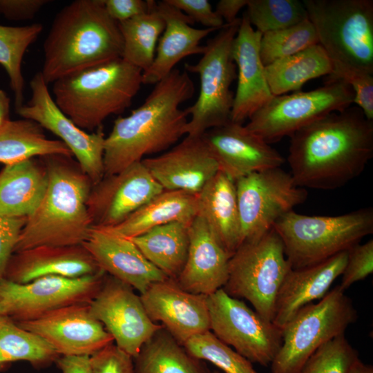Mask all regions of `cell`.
<instances>
[{
    "label": "cell",
    "instance_id": "6da1fadb",
    "mask_svg": "<svg viewBox=\"0 0 373 373\" xmlns=\"http://www.w3.org/2000/svg\"><path fill=\"white\" fill-rule=\"evenodd\" d=\"M290 137V174L304 189L343 186L363 173L373 156V120L358 106L331 113Z\"/></svg>",
    "mask_w": 373,
    "mask_h": 373
},
{
    "label": "cell",
    "instance_id": "7a4b0ae2",
    "mask_svg": "<svg viewBox=\"0 0 373 373\" xmlns=\"http://www.w3.org/2000/svg\"><path fill=\"white\" fill-rule=\"evenodd\" d=\"M194 93L186 71L175 68L155 84L141 106L117 117L104 140V176L166 151L186 135L189 115L180 106Z\"/></svg>",
    "mask_w": 373,
    "mask_h": 373
},
{
    "label": "cell",
    "instance_id": "3957f363",
    "mask_svg": "<svg viewBox=\"0 0 373 373\" xmlns=\"http://www.w3.org/2000/svg\"><path fill=\"white\" fill-rule=\"evenodd\" d=\"M118 22L102 0H75L55 17L44 43L41 73L48 84L73 73L122 58Z\"/></svg>",
    "mask_w": 373,
    "mask_h": 373
},
{
    "label": "cell",
    "instance_id": "277c9868",
    "mask_svg": "<svg viewBox=\"0 0 373 373\" xmlns=\"http://www.w3.org/2000/svg\"><path fill=\"white\" fill-rule=\"evenodd\" d=\"M48 173L45 194L26 218L14 253L41 245H82L92 222L87 201L93 184L71 156L40 157Z\"/></svg>",
    "mask_w": 373,
    "mask_h": 373
},
{
    "label": "cell",
    "instance_id": "5b68a950",
    "mask_svg": "<svg viewBox=\"0 0 373 373\" xmlns=\"http://www.w3.org/2000/svg\"><path fill=\"white\" fill-rule=\"evenodd\" d=\"M142 71L122 58L73 73L53 82V99L77 126L92 131L132 104Z\"/></svg>",
    "mask_w": 373,
    "mask_h": 373
},
{
    "label": "cell",
    "instance_id": "8992f818",
    "mask_svg": "<svg viewBox=\"0 0 373 373\" xmlns=\"http://www.w3.org/2000/svg\"><path fill=\"white\" fill-rule=\"evenodd\" d=\"M273 229L280 237L292 269L321 262L347 251L373 233V209L362 208L336 216H307L294 210Z\"/></svg>",
    "mask_w": 373,
    "mask_h": 373
},
{
    "label": "cell",
    "instance_id": "52a82bcc",
    "mask_svg": "<svg viewBox=\"0 0 373 373\" xmlns=\"http://www.w3.org/2000/svg\"><path fill=\"white\" fill-rule=\"evenodd\" d=\"M302 2L333 66L373 74V1Z\"/></svg>",
    "mask_w": 373,
    "mask_h": 373
},
{
    "label": "cell",
    "instance_id": "ba28073f",
    "mask_svg": "<svg viewBox=\"0 0 373 373\" xmlns=\"http://www.w3.org/2000/svg\"><path fill=\"white\" fill-rule=\"evenodd\" d=\"M240 21L238 18L225 24L207 41L201 59L184 65L186 71L198 74L200 81L197 100L185 108L189 115L186 135L200 137L231 121L234 94L230 88L237 77L231 50Z\"/></svg>",
    "mask_w": 373,
    "mask_h": 373
},
{
    "label": "cell",
    "instance_id": "9c48e42d",
    "mask_svg": "<svg viewBox=\"0 0 373 373\" xmlns=\"http://www.w3.org/2000/svg\"><path fill=\"white\" fill-rule=\"evenodd\" d=\"M356 318L351 299L339 286L318 303L303 307L282 329L283 342L270 364L271 373H298L318 348L345 334Z\"/></svg>",
    "mask_w": 373,
    "mask_h": 373
},
{
    "label": "cell",
    "instance_id": "30bf717a",
    "mask_svg": "<svg viewBox=\"0 0 373 373\" xmlns=\"http://www.w3.org/2000/svg\"><path fill=\"white\" fill-rule=\"evenodd\" d=\"M291 266L274 229L259 239L242 243L229 260V277L223 289L245 298L254 310L272 322L280 288Z\"/></svg>",
    "mask_w": 373,
    "mask_h": 373
},
{
    "label": "cell",
    "instance_id": "8fae6325",
    "mask_svg": "<svg viewBox=\"0 0 373 373\" xmlns=\"http://www.w3.org/2000/svg\"><path fill=\"white\" fill-rule=\"evenodd\" d=\"M351 86L330 79L318 88L274 96L245 125L268 144L291 136L299 129L333 112L342 111L354 102Z\"/></svg>",
    "mask_w": 373,
    "mask_h": 373
},
{
    "label": "cell",
    "instance_id": "7c38bea8",
    "mask_svg": "<svg viewBox=\"0 0 373 373\" xmlns=\"http://www.w3.org/2000/svg\"><path fill=\"white\" fill-rule=\"evenodd\" d=\"M235 185L241 244L261 238L281 216L307 198V189L298 186L280 167L250 173L236 180Z\"/></svg>",
    "mask_w": 373,
    "mask_h": 373
},
{
    "label": "cell",
    "instance_id": "4fadbf2b",
    "mask_svg": "<svg viewBox=\"0 0 373 373\" xmlns=\"http://www.w3.org/2000/svg\"><path fill=\"white\" fill-rule=\"evenodd\" d=\"M210 331L251 363L271 364L283 342V330L222 288L207 296Z\"/></svg>",
    "mask_w": 373,
    "mask_h": 373
},
{
    "label": "cell",
    "instance_id": "5bb4252c",
    "mask_svg": "<svg viewBox=\"0 0 373 373\" xmlns=\"http://www.w3.org/2000/svg\"><path fill=\"white\" fill-rule=\"evenodd\" d=\"M106 274L78 278L47 276L19 284L0 280V314L15 322L38 318L54 310L89 303L102 285Z\"/></svg>",
    "mask_w": 373,
    "mask_h": 373
},
{
    "label": "cell",
    "instance_id": "9a60e30c",
    "mask_svg": "<svg viewBox=\"0 0 373 373\" xmlns=\"http://www.w3.org/2000/svg\"><path fill=\"white\" fill-rule=\"evenodd\" d=\"M30 100L16 109L24 119L37 122L55 135L70 151L93 186L104 176L105 135L102 127L89 133L77 126L57 106L41 72L30 82Z\"/></svg>",
    "mask_w": 373,
    "mask_h": 373
},
{
    "label": "cell",
    "instance_id": "2e32d148",
    "mask_svg": "<svg viewBox=\"0 0 373 373\" xmlns=\"http://www.w3.org/2000/svg\"><path fill=\"white\" fill-rule=\"evenodd\" d=\"M133 289L106 274L102 287L88 303L91 314L111 335L115 345L133 358L162 327L150 319L140 296Z\"/></svg>",
    "mask_w": 373,
    "mask_h": 373
},
{
    "label": "cell",
    "instance_id": "e0dca14e",
    "mask_svg": "<svg viewBox=\"0 0 373 373\" xmlns=\"http://www.w3.org/2000/svg\"><path fill=\"white\" fill-rule=\"evenodd\" d=\"M162 190L142 161L104 176L87 201L92 227L116 226Z\"/></svg>",
    "mask_w": 373,
    "mask_h": 373
},
{
    "label": "cell",
    "instance_id": "ac0fdd59",
    "mask_svg": "<svg viewBox=\"0 0 373 373\" xmlns=\"http://www.w3.org/2000/svg\"><path fill=\"white\" fill-rule=\"evenodd\" d=\"M15 323L42 338L59 356H90L114 343L91 314L88 303L66 306L34 320Z\"/></svg>",
    "mask_w": 373,
    "mask_h": 373
},
{
    "label": "cell",
    "instance_id": "d6986e66",
    "mask_svg": "<svg viewBox=\"0 0 373 373\" xmlns=\"http://www.w3.org/2000/svg\"><path fill=\"white\" fill-rule=\"evenodd\" d=\"M140 296L150 319L160 322L182 345L210 331L207 296L189 292L175 280L153 283Z\"/></svg>",
    "mask_w": 373,
    "mask_h": 373
},
{
    "label": "cell",
    "instance_id": "ffe728a7",
    "mask_svg": "<svg viewBox=\"0 0 373 373\" xmlns=\"http://www.w3.org/2000/svg\"><path fill=\"white\" fill-rule=\"evenodd\" d=\"M202 137L219 171L234 182L252 173L280 167L285 161L278 151L242 124L230 121L208 130Z\"/></svg>",
    "mask_w": 373,
    "mask_h": 373
},
{
    "label": "cell",
    "instance_id": "44dd1931",
    "mask_svg": "<svg viewBox=\"0 0 373 373\" xmlns=\"http://www.w3.org/2000/svg\"><path fill=\"white\" fill-rule=\"evenodd\" d=\"M142 162L164 190L198 194L219 171L218 164L202 136L186 135L164 153Z\"/></svg>",
    "mask_w": 373,
    "mask_h": 373
},
{
    "label": "cell",
    "instance_id": "7402d4cb",
    "mask_svg": "<svg viewBox=\"0 0 373 373\" xmlns=\"http://www.w3.org/2000/svg\"><path fill=\"white\" fill-rule=\"evenodd\" d=\"M82 245L99 269L140 294L166 277L142 254L131 238L106 228L92 227Z\"/></svg>",
    "mask_w": 373,
    "mask_h": 373
},
{
    "label": "cell",
    "instance_id": "603a6c76",
    "mask_svg": "<svg viewBox=\"0 0 373 373\" xmlns=\"http://www.w3.org/2000/svg\"><path fill=\"white\" fill-rule=\"evenodd\" d=\"M261 37L262 33L254 29L244 15L231 50L238 70L237 88L230 117L232 122L243 124L274 97L260 56Z\"/></svg>",
    "mask_w": 373,
    "mask_h": 373
},
{
    "label": "cell",
    "instance_id": "cb8c5ba5",
    "mask_svg": "<svg viewBox=\"0 0 373 373\" xmlns=\"http://www.w3.org/2000/svg\"><path fill=\"white\" fill-rule=\"evenodd\" d=\"M102 271L82 245H41L13 253L3 278L24 284L47 276L78 278Z\"/></svg>",
    "mask_w": 373,
    "mask_h": 373
},
{
    "label": "cell",
    "instance_id": "d4e9b609",
    "mask_svg": "<svg viewBox=\"0 0 373 373\" xmlns=\"http://www.w3.org/2000/svg\"><path fill=\"white\" fill-rule=\"evenodd\" d=\"M229 258L203 218L197 216L189 224L187 258L175 280L189 292L209 296L225 285Z\"/></svg>",
    "mask_w": 373,
    "mask_h": 373
},
{
    "label": "cell",
    "instance_id": "484cf974",
    "mask_svg": "<svg viewBox=\"0 0 373 373\" xmlns=\"http://www.w3.org/2000/svg\"><path fill=\"white\" fill-rule=\"evenodd\" d=\"M165 27L156 47L151 67L143 72V84H155L175 69L184 57L202 55L205 50L200 41L215 30L213 28H195L194 22L184 12L163 0L157 2Z\"/></svg>",
    "mask_w": 373,
    "mask_h": 373
},
{
    "label": "cell",
    "instance_id": "4316f807",
    "mask_svg": "<svg viewBox=\"0 0 373 373\" xmlns=\"http://www.w3.org/2000/svg\"><path fill=\"white\" fill-rule=\"evenodd\" d=\"M347 256L345 251L318 264L291 269L278 291L272 323L283 329L303 307L321 299L342 274Z\"/></svg>",
    "mask_w": 373,
    "mask_h": 373
},
{
    "label": "cell",
    "instance_id": "83f0119b",
    "mask_svg": "<svg viewBox=\"0 0 373 373\" xmlns=\"http://www.w3.org/2000/svg\"><path fill=\"white\" fill-rule=\"evenodd\" d=\"M198 216L231 257L241 244L235 182L218 171L198 194Z\"/></svg>",
    "mask_w": 373,
    "mask_h": 373
},
{
    "label": "cell",
    "instance_id": "f1b7e54d",
    "mask_svg": "<svg viewBox=\"0 0 373 373\" xmlns=\"http://www.w3.org/2000/svg\"><path fill=\"white\" fill-rule=\"evenodd\" d=\"M47 185L48 173L40 157L5 165L0 171V214L29 217L39 206Z\"/></svg>",
    "mask_w": 373,
    "mask_h": 373
},
{
    "label": "cell",
    "instance_id": "f546056e",
    "mask_svg": "<svg viewBox=\"0 0 373 373\" xmlns=\"http://www.w3.org/2000/svg\"><path fill=\"white\" fill-rule=\"evenodd\" d=\"M198 211V194L164 189L121 223L106 229L133 238L171 222L190 224Z\"/></svg>",
    "mask_w": 373,
    "mask_h": 373
},
{
    "label": "cell",
    "instance_id": "4dcf8cb0",
    "mask_svg": "<svg viewBox=\"0 0 373 373\" xmlns=\"http://www.w3.org/2000/svg\"><path fill=\"white\" fill-rule=\"evenodd\" d=\"M144 256L169 278L176 280L185 265L189 224L174 222L131 238Z\"/></svg>",
    "mask_w": 373,
    "mask_h": 373
},
{
    "label": "cell",
    "instance_id": "1f68e13d",
    "mask_svg": "<svg viewBox=\"0 0 373 373\" xmlns=\"http://www.w3.org/2000/svg\"><path fill=\"white\" fill-rule=\"evenodd\" d=\"M270 90L274 96L299 91L307 82L331 75L333 65L319 44L265 66Z\"/></svg>",
    "mask_w": 373,
    "mask_h": 373
},
{
    "label": "cell",
    "instance_id": "d6a6232c",
    "mask_svg": "<svg viewBox=\"0 0 373 373\" xmlns=\"http://www.w3.org/2000/svg\"><path fill=\"white\" fill-rule=\"evenodd\" d=\"M57 154L73 157L61 141L48 139L44 128L32 120L10 119L0 127V163L6 165Z\"/></svg>",
    "mask_w": 373,
    "mask_h": 373
},
{
    "label": "cell",
    "instance_id": "836d02e7",
    "mask_svg": "<svg viewBox=\"0 0 373 373\" xmlns=\"http://www.w3.org/2000/svg\"><path fill=\"white\" fill-rule=\"evenodd\" d=\"M133 365L134 373H208L163 327L143 344Z\"/></svg>",
    "mask_w": 373,
    "mask_h": 373
},
{
    "label": "cell",
    "instance_id": "e575fe53",
    "mask_svg": "<svg viewBox=\"0 0 373 373\" xmlns=\"http://www.w3.org/2000/svg\"><path fill=\"white\" fill-rule=\"evenodd\" d=\"M123 39L122 58L142 73L153 62L164 21L156 6L151 10L118 23Z\"/></svg>",
    "mask_w": 373,
    "mask_h": 373
},
{
    "label": "cell",
    "instance_id": "d590c367",
    "mask_svg": "<svg viewBox=\"0 0 373 373\" xmlns=\"http://www.w3.org/2000/svg\"><path fill=\"white\" fill-rule=\"evenodd\" d=\"M59 356L42 338L0 314V364L25 361L41 366L55 361Z\"/></svg>",
    "mask_w": 373,
    "mask_h": 373
},
{
    "label": "cell",
    "instance_id": "8d00e7d4",
    "mask_svg": "<svg viewBox=\"0 0 373 373\" xmlns=\"http://www.w3.org/2000/svg\"><path fill=\"white\" fill-rule=\"evenodd\" d=\"M43 28V25L39 23L23 26L0 25V65L9 77L16 109L23 104L22 59L28 48L38 38Z\"/></svg>",
    "mask_w": 373,
    "mask_h": 373
},
{
    "label": "cell",
    "instance_id": "74e56055",
    "mask_svg": "<svg viewBox=\"0 0 373 373\" xmlns=\"http://www.w3.org/2000/svg\"><path fill=\"white\" fill-rule=\"evenodd\" d=\"M319 44L309 19L276 30L265 32L260 42V56L265 66Z\"/></svg>",
    "mask_w": 373,
    "mask_h": 373
},
{
    "label": "cell",
    "instance_id": "f35d334b",
    "mask_svg": "<svg viewBox=\"0 0 373 373\" xmlns=\"http://www.w3.org/2000/svg\"><path fill=\"white\" fill-rule=\"evenodd\" d=\"M246 7L249 23L262 35L308 19L304 4L298 0H248Z\"/></svg>",
    "mask_w": 373,
    "mask_h": 373
},
{
    "label": "cell",
    "instance_id": "ab89813d",
    "mask_svg": "<svg viewBox=\"0 0 373 373\" xmlns=\"http://www.w3.org/2000/svg\"><path fill=\"white\" fill-rule=\"evenodd\" d=\"M183 346L192 356L212 363L222 373H258L252 363L211 331L191 337Z\"/></svg>",
    "mask_w": 373,
    "mask_h": 373
},
{
    "label": "cell",
    "instance_id": "60d3db41",
    "mask_svg": "<svg viewBox=\"0 0 373 373\" xmlns=\"http://www.w3.org/2000/svg\"><path fill=\"white\" fill-rule=\"evenodd\" d=\"M358 358V352L343 334L318 348L298 373H348Z\"/></svg>",
    "mask_w": 373,
    "mask_h": 373
},
{
    "label": "cell",
    "instance_id": "b9f144b4",
    "mask_svg": "<svg viewBox=\"0 0 373 373\" xmlns=\"http://www.w3.org/2000/svg\"><path fill=\"white\" fill-rule=\"evenodd\" d=\"M330 79L349 84L354 94V102L367 119L373 120V74L343 66H333Z\"/></svg>",
    "mask_w": 373,
    "mask_h": 373
},
{
    "label": "cell",
    "instance_id": "7bdbcfd3",
    "mask_svg": "<svg viewBox=\"0 0 373 373\" xmlns=\"http://www.w3.org/2000/svg\"><path fill=\"white\" fill-rule=\"evenodd\" d=\"M347 261L339 287L345 291L373 272V240L358 243L347 251Z\"/></svg>",
    "mask_w": 373,
    "mask_h": 373
},
{
    "label": "cell",
    "instance_id": "ee69618b",
    "mask_svg": "<svg viewBox=\"0 0 373 373\" xmlns=\"http://www.w3.org/2000/svg\"><path fill=\"white\" fill-rule=\"evenodd\" d=\"M93 373H134L133 358L111 343L90 356Z\"/></svg>",
    "mask_w": 373,
    "mask_h": 373
},
{
    "label": "cell",
    "instance_id": "f6af8a7d",
    "mask_svg": "<svg viewBox=\"0 0 373 373\" xmlns=\"http://www.w3.org/2000/svg\"><path fill=\"white\" fill-rule=\"evenodd\" d=\"M175 7L194 23L198 22L207 28L221 29L224 25L223 19L212 8L207 0H166Z\"/></svg>",
    "mask_w": 373,
    "mask_h": 373
},
{
    "label": "cell",
    "instance_id": "bcb514c9",
    "mask_svg": "<svg viewBox=\"0 0 373 373\" xmlns=\"http://www.w3.org/2000/svg\"><path fill=\"white\" fill-rule=\"evenodd\" d=\"M26 218L0 214V280L3 278L6 266L14 253Z\"/></svg>",
    "mask_w": 373,
    "mask_h": 373
},
{
    "label": "cell",
    "instance_id": "7dc6e473",
    "mask_svg": "<svg viewBox=\"0 0 373 373\" xmlns=\"http://www.w3.org/2000/svg\"><path fill=\"white\" fill-rule=\"evenodd\" d=\"M109 16L118 23L132 19L153 9V0H102Z\"/></svg>",
    "mask_w": 373,
    "mask_h": 373
},
{
    "label": "cell",
    "instance_id": "c3c4849f",
    "mask_svg": "<svg viewBox=\"0 0 373 373\" xmlns=\"http://www.w3.org/2000/svg\"><path fill=\"white\" fill-rule=\"evenodd\" d=\"M51 1L48 0H0V14L9 20L32 19Z\"/></svg>",
    "mask_w": 373,
    "mask_h": 373
},
{
    "label": "cell",
    "instance_id": "681fc988",
    "mask_svg": "<svg viewBox=\"0 0 373 373\" xmlns=\"http://www.w3.org/2000/svg\"><path fill=\"white\" fill-rule=\"evenodd\" d=\"M55 362L62 373H93L89 356H59Z\"/></svg>",
    "mask_w": 373,
    "mask_h": 373
},
{
    "label": "cell",
    "instance_id": "f907efd6",
    "mask_svg": "<svg viewBox=\"0 0 373 373\" xmlns=\"http://www.w3.org/2000/svg\"><path fill=\"white\" fill-rule=\"evenodd\" d=\"M247 2L248 0H220L215 11L225 24H229L238 19V13L243 7L247 6Z\"/></svg>",
    "mask_w": 373,
    "mask_h": 373
},
{
    "label": "cell",
    "instance_id": "816d5d0a",
    "mask_svg": "<svg viewBox=\"0 0 373 373\" xmlns=\"http://www.w3.org/2000/svg\"><path fill=\"white\" fill-rule=\"evenodd\" d=\"M10 99L4 90L0 89V127L10 120Z\"/></svg>",
    "mask_w": 373,
    "mask_h": 373
},
{
    "label": "cell",
    "instance_id": "f5cc1de1",
    "mask_svg": "<svg viewBox=\"0 0 373 373\" xmlns=\"http://www.w3.org/2000/svg\"><path fill=\"white\" fill-rule=\"evenodd\" d=\"M348 373H373V367L365 364L358 358L352 365Z\"/></svg>",
    "mask_w": 373,
    "mask_h": 373
},
{
    "label": "cell",
    "instance_id": "db71d44e",
    "mask_svg": "<svg viewBox=\"0 0 373 373\" xmlns=\"http://www.w3.org/2000/svg\"><path fill=\"white\" fill-rule=\"evenodd\" d=\"M211 373H222V372H221L219 371V370H214V371L212 372Z\"/></svg>",
    "mask_w": 373,
    "mask_h": 373
},
{
    "label": "cell",
    "instance_id": "11a10c76",
    "mask_svg": "<svg viewBox=\"0 0 373 373\" xmlns=\"http://www.w3.org/2000/svg\"><path fill=\"white\" fill-rule=\"evenodd\" d=\"M6 365L0 364V370H2Z\"/></svg>",
    "mask_w": 373,
    "mask_h": 373
}]
</instances>
